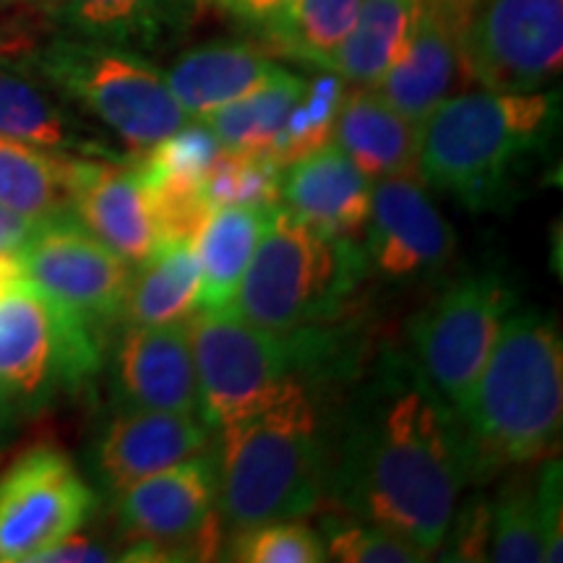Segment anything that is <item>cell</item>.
Segmentation results:
<instances>
[{"instance_id": "42", "label": "cell", "mask_w": 563, "mask_h": 563, "mask_svg": "<svg viewBox=\"0 0 563 563\" xmlns=\"http://www.w3.org/2000/svg\"><path fill=\"white\" fill-rule=\"evenodd\" d=\"M24 418L26 415L21 412V407L16 402H13L11 394L0 389V454L11 446L13 439H16L19 426Z\"/></svg>"}, {"instance_id": "28", "label": "cell", "mask_w": 563, "mask_h": 563, "mask_svg": "<svg viewBox=\"0 0 563 563\" xmlns=\"http://www.w3.org/2000/svg\"><path fill=\"white\" fill-rule=\"evenodd\" d=\"M357 11L361 0H295L285 16L266 26L264 37L287 58L329 68L355 26Z\"/></svg>"}, {"instance_id": "24", "label": "cell", "mask_w": 563, "mask_h": 563, "mask_svg": "<svg viewBox=\"0 0 563 563\" xmlns=\"http://www.w3.org/2000/svg\"><path fill=\"white\" fill-rule=\"evenodd\" d=\"M201 308V272L191 243L159 245L136 266L121 319L129 327H170L191 321Z\"/></svg>"}, {"instance_id": "27", "label": "cell", "mask_w": 563, "mask_h": 563, "mask_svg": "<svg viewBox=\"0 0 563 563\" xmlns=\"http://www.w3.org/2000/svg\"><path fill=\"white\" fill-rule=\"evenodd\" d=\"M422 0H361L355 26L327 70L355 87H373L402 58L418 26Z\"/></svg>"}, {"instance_id": "20", "label": "cell", "mask_w": 563, "mask_h": 563, "mask_svg": "<svg viewBox=\"0 0 563 563\" xmlns=\"http://www.w3.org/2000/svg\"><path fill=\"white\" fill-rule=\"evenodd\" d=\"M0 136L58 154L100 159L110 154L24 55H0Z\"/></svg>"}, {"instance_id": "15", "label": "cell", "mask_w": 563, "mask_h": 563, "mask_svg": "<svg viewBox=\"0 0 563 563\" xmlns=\"http://www.w3.org/2000/svg\"><path fill=\"white\" fill-rule=\"evenodd\" d=\"M211 431L201 412L118 410L97 435L91 473L115 498L144 477L207 454Z\"/></svg>"}, {"instance_id": "31", "label": "cell", "mask_w": 563, "mask_h": 563, "mask_svg": "<svg viewBox=\"0 0 563 563\" xmlns=\"http://www.w3.org/2000/svg\"><path fill=\"white\" fill-rule=\"evenodd\" d=\"M488 561L545 563V538L532 481H514L498 490L488 511Z\"/></svg>"}, {"instance_id": "43", "label": "cell", "mask_w": 563, "mask_h": 563, "mask_svg": "<svg viewBox=\"0 0 563 563\" xmlns=\"http://www.w3.org/2000/svg\"><path fill=\"white\" fill-rule=\"evenodd\" d=\"M21 282V269L16 253H0V295L13 290Z\"/></svg>"}, {"instance_id": "9", "label": "cell", "mask_w": 563, "mask_h": 563, "mask_svg": "<svg viewBox=\"0 0 563 563\" xmlns=\"http://www.w3.org/2000/svg\"><path fill=\"white\" fill-rule=\"evenodd\" d=\"M517 306L511 282L483 269L449 282L407 323V352L456 412Z\"/></svg>"}, {"instance_id": "32", "label": "cell", "mask_w": 563, "mask_h": 563, "mask_svg": "<svg viewBox=\"0 0 563 563\" xmlns=\"http://www.w3.org/2000/svg\"><path fill=\"white\" fill-rule=\"evenodd\" d=\"M224 150L217 133L209 129L207 121H188L178 131L165 136L150 150L141 152L133 165L141 186H159V183H188V186H203V178Z\"/></svg>"}, {"instance_id": "37", "label": "cell", "mask_w": 563, "mask_h": 563, "mask_svg": "<svg viewBox=\"0 0 563 563\" xmlns=\"http://www.w3.org/2000/svg\"><path fill=\"white\" fill-rule=\"evenodd\" d=\"M534 485V504H538L540 527L545 538V563L563 561V514H561V462L545 456L538 470Z\"/></svg>"}, {"instance_id": "33", "label": "cell", "mask_w": 563, "mask_h": 563, "mask_svg": "<svg viewBox=\"0 0 563 563\" xmlns=\"http://www.w3.org/2000/svg\"><path fill=\"white\" fill-rule=\"evenodd\" d=\"M282 167L264 152L222 150L203 178V196L214 209L220 207H258L279 203Z\"/></svg>"}, {"instance_id": "17", "label": "cell", "mask_w": 563, "mask_h": 563, "mask_svg": "<svg viewBox=\"0 0 563 563\" xmlns=\"http://www.w3.org/2000/svg\"><path fill=\"white\" fill-rule=\"evenodd\" d=\"M473 81L464 63L452 0H422L415 34L402 58L394 63L373 91L399 115L420 125L443 100Z\"/></svg>"}, {"instance_id": "25", "label": "cell", "mask_w": 563, "mask_h": 563, "mask_svg": "<svg viewBox=\"0 0 563 563\" xmlns=\"http://www.w3.org/2000/svg\"><path fill=\"white\" fill-rule=\"evenodd\" d=\"M79 159L0 136V207L30 222L70 214Z\"/></svg>"}, {"instance_id": "23", "label": "cell", "mask_w": 563, "mask_h": 563, "mask_svg": "<svg viewBox=\"0 0 563 563\" xmlns=\"http://www.w3.org/2000/svg\"><path fill=\"white\" fill-rule=\"evenodd\" d=\"M332 141L371 183L420 175V125L399 115L371 87L344 95Z\"/></svg>"}, {"instance_id": "3", "label": "cell", "mask_w": 563, "mask_h": 563, "mask_svg": "<svg viewBox=\"0 0 563 563\" xmlns=\"http://www.w3.org/2000/svg\"><path fill=\"white\" fill-rule=\"evenodd\" d=\"M559 115V91H456L420 123V180L467 209H498L548 150Z\"/></svg>"}, {"instance_id": "10", "label": "cell", "mask_w": 563, "mask_h": 563, "mask_svg": "<svg viewBox=\"0 0 563 563\" xmlns=\"http://www.w3.org/2000/svg\"><path fill=\"white\" fill-rule=\"evenodd\" d=\"M129 540L118 561H211L222 553L217 470L209 452L154 473L115 496Z\"/></svg>"}, {"instance_id": "21", "label": "cell", "mask_w": 563, "mask_h": 563, "mask_svg": "<svg viewBox=\"0 0 563 563\" xmlns=\"http://www.w3.org/2000/svg\"><path fill=\"white\" fill-rule=\"evenodd\" d=\"M269 55L245 42H207L178 55L165 81L191 121H207L217 110L243 100L279 74Z\"/></svg>"}, {"instance_id": "34", "label": "cell", "mask_w": 563, "mask_h": 563, "mask_svg": "<svg viewBox=\"0 0 563 563\" xmlns=\"http://www.w3.org/2000/svg\"><path fill=\"white\" fill-rule=\"evenodd\" d=\"M327 561L342 563H420L426 555L384 527L365 522L352 514H329L321 522Z\"/></svg>"}, {"instance_id": "1", "label": "cell", "mask_w": 563, "mask_h": 563, "mask_svg": "<svg viewBox=\"0 0 563 563\" xmlns=\"http://www.w3.org/2000/svg\"><path fill=\"white\" fill-rule=\"evenodd\" d=\"M363 365L329 418L327 498L439 553L462 493L477 483L460 415L407 347L386 344Z\"/></svg>"}, {"instance_id": "14", "label": "cell", "mask_w": 563, "mask_h": 563, "mask_svg": "<svg viewBox=\"0 0 563 563\" xmlns=\"http://www.w3.org/2000/svg\"><path fill=\"white\" fill-rule=\"evenodd\" d=\"M454 228L428 196L420 175L373 180L371 220L363 238L368 274L389 285L428 282L454 258Z\"/></svg>"}, {"instance_id": "5", "label": "cell", "mask_w": 563, "mask_h": 563, "mask_svg": "<svg viewBox=\"0 0 563 563\" xmlns=\"http://www.w3.org/2000/svg\"><path fill=\"white\" fill-rule=\"evenodd\" d=\"M199 412L222 428L264 410L300 384L347 378L357 352L332 323L272 332L235 311H203L188 321Z\"/></svg>"}, {"instance_id": "2", "label": "cell", "mask_w": 563, "mask_h": 563, "mask_svg": "<svg viewBox=\"0 0 563 563\" xmlns=\"http://www.w3.org/2000/svg\"><path fill=\"white\" fill-rule=\"evenodd\" d=\"M217 506L230 532L300 519L327 498L329 418L323 384H300L277 402L217 428Z\"/></svg>"}, {"instance_id": "8", "label": "cell", "mask_w": 563, "mask_h": 563, "mask_svg": "<svg viewBox=\"0 0 563 563\" xmlns=\"http://www.w3.org/2000/svg\"><path fill=\"white\" fill-rule=\"evenodd\" d=\"M100 329L19 282L0 295V389L24 415L45 410L63 391L100 371Z\"/></svg>"}, {"instance_id": "36", "label": "cell", "mask_w": 563, "mask_h": 563, "mask_svg": "<svg viewBox=\"0 0 563 563\" xmlns=\"http://www.w3.org/2000/svg\"><path fill=\"white\" fill-rule=\"evenodd\" d=\"M150 199L154 230H157L159 245L191 243L199 238L203 224L214 207L203 196V186H188V183H159V186L144 188Z\"/></svg>"}, {"instance_id": "41", "label": "cell", "mask_w": 563, "mask_h": 563, "mask_svg": "<svg viewBox=\"0 0 563 563\" xmlns=\"http://www.w3.org/2000/svg\"><path fill=\"white\" fill-rule=\"evenodd\" d=\"M34 51L32 34L13 19H0V55H24Z\"/></svg>"}, {"instance_id": "11", "label": "cell", "mask_w": 563, "mask_h": 563, "mask_svg": "<svg viewBox=\"0 0 563 563\" xmlns=\"http://www.w3.org/2000/svg\"><path fill=\"white\" fill-rule=\"evenodd\" d=\"M473 81L496 91H534L563 66V0H452Z\"/></svg>"}, {"instance_id": "40", "label": "cell", "mask_w": 563, "mask_h": 563, "mask_svg": "<svg viewBox=\"0 0 563 563\" xmlns=\"http://www.w3.org/2000/svg\"><path fill=\"white\" fill-rule=\"evenodd\" d=\"M32 228L34 222L24 220L16 211L0 207V253H16Z\"/></svg>"}, {"instance_id": "12", "label": "cell", "mask_w": 563, "mask_h": 563, "mask_svg": "<svg viewBox=\"0 0 563 563\" xmlns=\"http://www.w3.org/2000/svg\"><path fill=\"white\" fill-rule=\"evenodd\" d=\"M16 258L26 285L91 327L102 329L121 319L133 266L81 228L74 214L34 222Z\"/></svg>"}, {"instance_id": "39", "label": "cell", "mask_w": 563, "mask_h": 563, "mask_svg": "<svg viewBox=\"0 0 563 563\" xmlns=\"http://www.w3.org/2000/svg\"><path fill=\"white\" fill-rule=\"evenodd\" d=\"M292 3L295 0H214L217 9L258 32L285 16Z\"/></svg>"}, {"instance_id": "22", "label": "cell", "mask_w": 563, "mask_h": 563, "mask_svg": "<svg viewBox=\"0 0 563 563\" xmlns=\"http://www.w3.org/2000/svg\"><path fill=\"white\" fill-rule=\"evenodd\" d=\"M199 0H47L42 9L70 37L154 51L194 21Z\"/></svg>"}, {"instance_id": "38", "label": "cell", "mask_w": 563, "mask_h": 563, "mask_svg": "<svg viewBox=\"0 0 563 563\" xmlns=\"http://www.w3.org/2000/svg\"><path fill=\"white\" fill-rule=\"evenodd\" d=\"M112 559H118V555L112 553V548L100 543V540L89 538V534H84L81 530H76L70 532L68 538H63L55 545L47 548V551H42L34 563H104Z\"/></svg>"}, {"instance_id": "13", "label": "cell", "mask_w": 563, "mask_h": 563, "mask_svg": "<svg viewBox=\"0 0 563 563\" xmlns=\"http://www.w3.org/2000/svg\"><path fill=\"white\" fill-rule=\"evenodd\" d=\"M95 504V490L60 449L24 452L0 475V563H34L81 530Z\"/></svg>"}, {"instance_id": "6", "label": "cell", "mask_w": 563, "mask_h": 563, "mask_svg": "<svg viewBox=\"0 0 563 563\" xmlns=\"http://www.w3.org/2000/svg\"><path fill=\"white\" fill-rule=\"evenodd\" d=\"M363 277H368L363 243L323 235L277 203L230 311L272 332L332 323Z\"/></svg>"}, {"instance_id": "16", "label": "cell", "mask_w": 563, "mask_h": 563, "mask_svg": "<svg viewBox=\"0 0 563 563\" xmlns=\"http://www.w3.org/2000/svg\"><path fill=\"white\" fill-rule=\"evenodd\" d=\"M112 397L118 410L199 412L188 321L125 327L112 357Z\"/></svg>"}, {"instance_id": "18", "label": "cell", "mask_w": 563, "mask_h": 563, "mask_svg": "<svg viewBox=\"0 0 563 563\" xmlns=\"http://www.w3.org/2000/svg\"><path fill=\"white\" fill-rule=\"evenodd\" d=\"M70 214L131 266L144 264L159 249L150 199L133 167L81 157Z\"/></svg>"}, {"instance_id": "4", "label": "cell", "mask_w": 563, "mask_h": 563, "mask_svg": "<svg viewBox=\"0 0 563 563\" xmlns=\"http://www.w3.org/2000/svg\"><path fill=\"white\" fill-rule=\"evenodd\" d=\"M456 415L477 481L553 456L563 426L559 323L543 311L514 308Z\"/></svg>"}, {"instance_id": "30", "label": "cell", "mask_w": 563, "mask_h": 563, "mask_svg": "<svg viewBox=\"0 0 563 563\" xmlns=\"http://www.w3.org/2000/svg\"><path fill=\"white\" fill-rule=\"evenodd\" d=\"M344 95H347V81L334 70L321 68V74L313 81H306L279 133L274 136L269 150L264 152L266 157L285 170L292 162L332 144L334 123Z\"/></svg>"}, {"instance_id": "44", "label": "cell", "mask_w": 563, "mask_h": 563, "mask_svg": "<svg viewBox=\"0 0 563 563\" xmlns=\"http://www.w3.org/2000/svg\"><path fill=\"white\" fill-rule=\"evenodd\" d=\"M3 5H45L47 0H0Z\"/></svg>"}, {"instance_id": "35", "label": "cell", "mask_w": 563, "mask_h": 563, "mask_svg": "<svg viewBox=\"0 0 563 563\" xmlns=\"http://www.w3.org/2000/svg\"><path fill=\"white\" fill-rule=\"evenodd\" d=\"M222 559L243 563H321L327 551L319 532L300 519H279L230 532Z\"/></svg>"}, {"instance_id": "26", "label": "cell", "mask_w": 563, "mask_h": 563, "mask_svg": "<svg viewBox=\"0 0 563 563\" xmlns=\"http://www.w3.org/2000/svg\"><path fill=\"white\" fill-rule=\"evenodd\" d=\"M272 209V207H269ZM258 207H220L209 214L194 241L201 272L203 311H228L249 269L269 217Z\"/></svg>"}, {"instance_id": "29", "label": "cell", "mask_w": 563, "mask_h": 563, "mask_svg": "<svg viewBox=\"0 0 563 563\" xmlns=\"http://www.w3.org/2000/svg\"><path fill=\"white\" fill-rule=\"evenodd\" d=\"M302 87H306L302 76L282 68L262 89L209 115L207 125L217 133L224 150L266 152Z\"/></svg>"}, {"instance_id": "19", "label": "cell", "mask_w": 563, "mask_h": 563, "mask_svg": "<svg viewBox=\"0 0 563 563\" xmlns=\"http://www.w3.org/2000/svg\"><path fill=\"white\" fill-rule=\"evenodd\" d=\"M373 183L340 146L327 144L282 170L279 199L323 235L363 243L371 220Z\"/></svg>"}, {"instance_id": "7", "label": "cell", "mask_w": 563, "mask_h": 563, "mask_svg": "<svg viewBox=\"0 0 563 563\" xmlns=\"http://www.w3.org/2000/svg\"><path fill=\"white\" fill-rule=\"evenodd\" d=\"M30 60L68 102L89 112L133 154L191 121L165 74L131 47L63 34L32 51Z\"/></svg>"}]
</instances>
